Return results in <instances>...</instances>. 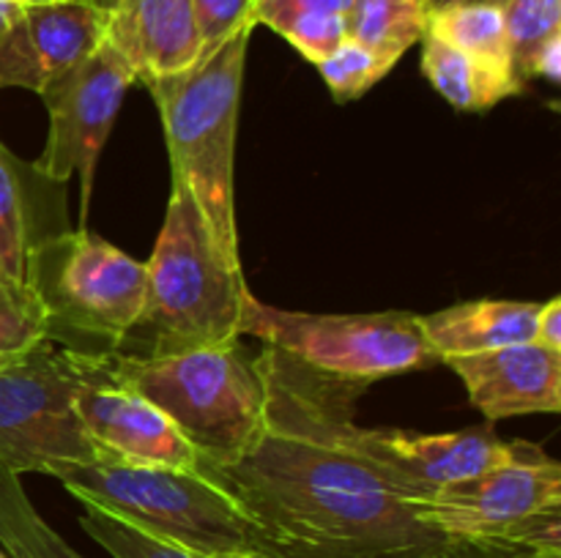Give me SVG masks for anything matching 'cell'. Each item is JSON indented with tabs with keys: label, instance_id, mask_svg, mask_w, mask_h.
Instances as JSON below:
<instances>
[{
	"label": "cell",
	"instance_id": "obj_6",
	"mask_svg": "<svg viewBox=\"0 0 561 558\" xmlns=\"http://www.w3.org/2000/svg\"><path fill=\"white\" fill-rule=\"evenodd\" d=\"M25 284L47 312V339L115 353L146 304V263L88 230H64L33 249Z\"/></svg>",
	"mask_w": 561,
	"mask_h": 558
},
{
	"label": "cell",
	"instance_id": "obj_3",
	"mask_svg": "<svg viewBox=\"0 0 561 558\" xmlns=\"http://www.w3.org/2000/svg\"><path fill=\"white\" fill-rule=\"evenodd\" d=\"M255 22L239 27L190 69L148 82L164 142L170 175L184 181L195 197L214 244L230 266L241 268L236 224V135L247 49Z\"/></svg>",
	"mask_w": 561,
	"mask_h": 558
},
{
	"label": "cell",
	"instance_id": "obj_4",
	"mask_svg": "<svg viewBox=\"0 0 561 558\" xmlns=\"http://www.w3.org/2000/svg\"><path fill=\"white\" fill-rule=\"evenodd\" d=\"M55 479L93 503L201 558H257L255 536L233 498L208 476L118 460L66 463Z\"/></svg>",
	"mask_w": 561,
	"mask_h": 558
},
{
	"label": "cell",
	"instance_id": "obj_22",
	"mask_svg": "<svg viewBox=\"0 0 561 558\" xmlns=\"http://www.w3.org/2000/svg\"><path fill=\"white\" fill-rule=\"evenodd\" d=\"M0 542L9 558H85L36 512L20 476L0 468Z\"/></svg>",
	"mask_w": 561,
	"mask_h": 558
},
{
	"label": "cell",
	"instance_id": "obj_33",
	"mask_svg": "<svg viewBox=\"0 0 561 558\" xmlns=\"http://www.w3.org/2000/svg\"><path fill=\"white\" fill-rule=\"evenodd\" d=\"M16 5H36V3H64V0H14ZM93 3H102V0H93Z\"/></svg>",
	"mask_w": 561,
	"mask_h": 558
},
{
	"label": "cell",
	"instance_id": "obj_7",
	"mask_svg": "<svg viewBox=\"0 0 561 558\" xmlns=\"http://www.w3.org/2000/svg\"><path fill=\"white\" fill-rule=\"evenodd\" d=\"M252 334L310 370L340 381L370 383L442 364L427 342L422 315L367 312V315H312L288 312L247 295L241 337Z\"/></svg>",
	"mask_w": 561,
	"mask_h": 558
},
{
	"label": "cell",
	"instance_id": "obj_5",
	"mask_svg": "<svg viewBox=\"0 0 561 558\" xmlns=\"http://www.w3.org/2000/svg\"><path fill=\"white\" fill-rule=\"evenodd\" d=\"M113 356L115 372L157 405L197 449L201 465H230L261 432L266 386L261 367L239 342L184 353Z\"/></svg>",
	"mask_w": 561,
	"mask_h": 558
},
{
	"label": "cell",
	"instance_id": "obj_20",
	"mask_svg": "<svg viewBox=\"0 0 561 558\" xmlns=\"http://www.w3.org/2000/svg\"><path fill=\"white\" fill-rule=\"evenodd\" d=\"M442 42L453 44L460 53L482 60L499 71H513L510 58L507 27H504L502 5L488 3H453L444 9L431 11L427 16V31ZM524 82V80H520Z\"/></svg>",
	"mask_w": 561,
	"mask_h": 558
},
{
	"label": "cell",
	"instance_id": "obj_30",
	"mask_svg": "<svg viewBox=\"0 0 561 558\" xmlns=\"http://www.w3.org/2000/svg\"><path fill=\"white\" fill-rule=\"evenodd\" d=\"M531 77H542L548 82L561 80V38L548 44L540 55H537L535 66H531Z\"/></svg>",
	"mask_w": 561,
	"mask_h": 558
},
{
	"label": "cell",
	"instance_id": "obj_35",
	"mask_svg": "<svg viewBox=\"0 0 561 558\" xmlns=\"http://www.w3.org/2000/svg\"><path fill=\"white\" fill-rule=\"evenodd\" d=\"M0 558H9V556H5V553H0Z\"/></svg>",
	"mask_w": 561,
	"mask_h": 558
},
{
	"label": "cell",
	"instance_id": "obj_12",
	"mask_svg": "<svg viewBox=\"0 0 561 558\" xmlns=\"http://www.w3.org/2000/svg\"><path fill=\"white\" fill-rule=\"evenodd\" d=\"M359 446L383 479L409 501L471 479L510 454V441H502L491 427L438 435H414L394 427H359Z\"/></svg>",
	"mask_w": 561,
	"mask_h": 558
},
{
	"label": "cell",
	"instance_id": "obj_23",
	"mask_svg": "<svg viewBox=\"0 0 561 558\" xmlns=\"http://www.w3.org/2000/svg\"><path fill=\"white\" fill-rule=\"evenodd\" d=\"M502 14L515 77L529 82L537 55L561 38V0H504Z\"/></svg>",
	"mask_w": 561,
	"mask_h": 558
},
{
	"label": "cell",
	"instance_id": "obj_17",
	"mask_svg": "<svg viewBox=\"0 0 561 558\" xmlns=\"http://www.w3.org/2000/svg\"><path fill=\"white\" fill-rule=\"evenodd\" d=\"M537 312L540 304L535 301H463L433 315H422V328L444 364L453 356L535 342Z\"/></svg>",
	"mask_w": 561,
	"mask_h": 558
},
{
	"label": "cell",
	"instance_id": "obj_28",
	"mask_svg": "<svg viewBox=\"0 0 561 558\" xmlns=\"http://www.w3.org/2000/svg\"><path fill=\"white\" fill-rule=\"evenodd\" d=\"M192 5H195V22L197 31H201L203 55L219 47L239 27L255 22L252 20L255 0H192Z\"/></svg>",
	"mask_w": 561,
	"mask_h": 558
},
{
	"label": "cell",
	"instance_id": "obj_31",
	"mask_svg": "<svg viewBox=\"0 0 561 558\" xmlns=\"http://www.w3.org/2000/svg\"><path fill=\"white\" fill-rule=\"evenodd\" d=\"M16 11H20V5H16L14 0H0V38H3V33L9 31V25L14 22Z\"/></svg>",
	"mask_w": 561,
	"mask_h": 558
},
{
	"label": "cell",
	"instance_id": "obj_13",
	"mask_svg": "<svg viewBox=\"0 0 561 558\" xmlns=\"http://www.w3.org/2000/svg\"><path fill=\"white\" fill-rule=\"evenodd\" d=\"M104 38V5L93 0L20 5L0 38V88L42 93Z\"/></svg>",
	"mask_w": 561,
	"mask_h": 558
},
{
	"label": "cell",
	"instance_id": "obj_29",
	"mask_svg": "<svg viewBox=\"0 0 561 558\" xmlns=\"http://www.w3.org/2000/svg\"><path fill=\"white\" fill-rule=\"evenodd\" d=\"M535 342L546 345V348L561 350V299L553 295L546 304H540L537 312V332Z\"/></svg>",
	"mask_w": 561,
	"mask_h": 558
},
{
	"label": "cell",
	"instance_id": "obj_26",
	"mask_svg": "<svg viewBox=\"0 0 561 558\" xmlns=\"http://www.w3.org/2000/svg\"><path fill=\"white\" fill-rule=\"evenodd\" d=\"M47 339V312L25 282L0 277V361Z\"/></svg>",
	"mask_w": 561,
	"mask_h": 558
},
{
	"label": "cell",
	"instance_id": "obj_9",
	"mask_svg": "<svg viewBox=\"0 0 561 558\" xmlns=\"http://www.w3.org/2000/svg\"><path fill=\"white\" fill-rule=\"evenodd\" d=\"M414 503L447 536H513L561 528V465L531 441H510L493 468Z\"/></svg>",
	"mask_w": 561,
	"mask_h": 558
},
{
	"label": "cell",
	"instance_id": "obj_18",
	"mask_svg": "<svg viewBox=\"0 0 561 558\" xmlns=\"http://www.w3.org/2000/svg\"><path fill=\"white\" fill-rule=\"evenodd\" d=\"M422 74L460 113H488L499 102L526 91V82L499 71L433 33L422 36Z\"/></svg>",
	"mask_w": 561,
	"mask_h": 558
},
{
	"label": "cell",
	"instance_id": "obj_21",
	"mask_svg": "<svg viewBox=\"0 0 561 558\" xmlns=\"http://www.w3.org/2000/svg\"><path fill=\"white\" fill-rule=\"evenodd\" d=\"M425 0H351L348 38L400 60L427 31Z\"/></svg>",
	"mask_w": 561,
	"mask_h": 558
},
{
	"label": "cell",
	"instance_id": "obj_16",
	"mask_svg": "<svg viewBox=\"0 0 561 558\" xmlns=\"http://www.w3.org/2000/svg\"><path fill=\"white\" fill-rule=\"evenodd\" d=\"M64 191L0 142V277L25 282L33 249L69 230Z\"/></svg>",
	"mask_w": 561,
	"mask_h": 558
},
{
	"label": "cell",
	"instance_id": "obj_32",
	"mask_svg": "<svg viewBox=\"0 0 561 558\" xmlns=\"http://www.w3.org/2000/svg\"><path fill=\"white\" fill-rule=\"evenodd\" d=\"M425 3H427V11H438V9H444V5L458 3V0H425Z\"/></svg>",
	"mask_w": 561,
	"mask_h": 558
},
{
	"label": "cell",
	"instance_id": "obj_25",
	"mask_svg": "<svg viewBox=\"0 0 561 558\" xmlns=\"http://www.w3.org/2000/svg\"><path fill=\"white\" fill-rule=\"evenodd\" d=\"M82 507H85V512L80 514L82 531L113 558H201L173 542H164L137 528L129 520L118 518L107 509L93 507V503H82Z\"/></svg>",
	"mask_w": 561,
	"mask_h": 558
},
{
	"label": "cell",
	"instance_id": "obj_34",
	"mask_svg": "<svg viewBox=\"0 0 561 558\" xmlns=\"http://www.w3.org/2000/svg\"><path fill=\"white\" fill-rule=\"evenodd\" d=\"M458 3H488V5H502L504 0H458Z\"/></svg>",
	"mask_w": 561,
	"mask_h": 558
},
{
	"label": "cell",
	"instance_id": "obj_14",
	"mask_svg": "<svg viewBox=\"0 0 561 558\" xmlns=\"http://www.w3.org/2000/svg\"><path fill=\"white\" fill-rule=\"evenodd\" d=\"M444 364L463 381L488 421L561 410V350L537 342L453 356Z\"/></svg>",
	"mask_w": 561,
	"mask_h": 558
},
{
	"label": "cell",
	"instance_id": "obj_2",
	"mask_svg": "<svg viewBox=\"0 0 561 558\" xmlns=\"http://www.w3.org/2000/svg\"><path fill=\"white\" fill-rule=\"evenodd\" d=\"M244 274L214 244L195 197L170 175L162 230L146 263V304L115 353L153 359L241 339Z\"/></svg>",
	"mask_w": 561,
	"mask_h": 558
},
{
	"label": "cell",
	"instance_id": "obj_27",
	"mask_svg": "<svg viewBox=\"0 0 561 558\" xmlns=\"http://www.w3.org/2000/svg\"><path fill=\"white\" fill-rule=\"evenodd\" d=\"M425 558H561V528L513 536H449Z\"/></svg>",
	"mask_w": 561,
	"mask_h": 558
},
{
	"label": "cell",
	"instance_id": "obj_15",
	"mask_svg": "<svg viewBox=\"0 0 561 558\" xmlns=\"http://www.w3.org/2000/svg\"><path fill=\"white\" fill-rule=\"evenodd\" d=\"M104 38L148 85L190 69L203 55L192 0H102Z\"/></svg>",
	"mask_w": 561,
	"mask_h": 558
},
{
	"label": "cell",
	"instance_id": "obj_24",
	"mask_svg": "<svg viewBox=\"0 0 561 558\" xmlns=\"http://www.w3.org/2000/svg\"><path fill=\"white\" fill-rule=\"evenodd\" d=\"M398 66V60L387 58V55L376 53V49L365 47V44L345 38L337 49L327 55L321 63L316 66L321 80L327 82L329 93L337 104L356 102L365 96L376 82H381L389 71Z\"/></svg>",
	"mask_w": 561,
	"mask_h": 558
},
{
	"label": "cell",
	"instance_id": "obj_10",
	"mask_svg": "<svg viewBox=\"0 0 561 558\" xmlns=\"http://www.w3.org/2000/svg\"><path fill=\"white\" fill-rule=\"evenodd\" d=\"M137 82L124 55L102 38L91 55L49 82L38 96L47 104V146L33 167L55 184H66L80 173L82 219L91 206L93 175L102 148L113 131L126 91Z\"/></svg>",
	"mask_w": 561,
	"mask_h": 558
},
{
	"label": "cell",
	"instance_id": "obj_11",
	"mask_svg": "<svg viewBox=\"0 0 561 558\" xmlns=\"http://www.w3.org/2000/svg\"><path fill=\"white\" fill-rule=\"evenodd\" d=\"M77 414L99 460L197 470L203 457L179 427L115 372L110 353H82Z\"/></svg>",
	"mask_w": 561,
	"mask_h": 558
},
{
	"label": "cell",
	"instance_id": "obj_19",
	"mask_svg": "<svg viewBox=\"0 0 561 558\" xmlns=\"http://www.w3.org/2000/svg\"><path fill=\"white\" fill-rule=\"evenodd\" d=\"M351 0H255V25L272 27L312 66L348 38Z\"/></svg>",
	"mask_w": 561,
	"mask_h": 558
},
{
	"label": "cell",
	"instance_id": "obj_1",
	"mask_svg": "<svg viewBox=\"0 0 561 558\" xmlns=\"http://www.w3.org/2000/svg\"><path fill=\"white\" fill-rule=\"evenodd\" d=\"M261 432L230 465L197 474L250 520L257 558H425L449 539L416 514L359 446V383L263 345Z\"/></svg>",
	"mask_w": 561,
	"mask_h": 558
},
{
	"label": "cell",
	"instance_id": "obj_8",
	"mask_svg": "<svg viewBox=\"0 0 561 558\" xmlns=\"http://www.w3.org/2000/svg\"><path fill=\"white\" fill-rule=\"evenodd\" d=\"M82 350L53 339L0 361V468L53 476L66 463H93L96 446L77 414Z\"/></svg>",
	"mask_w": 561,
	"mask_h": 558
}]
</instances>
